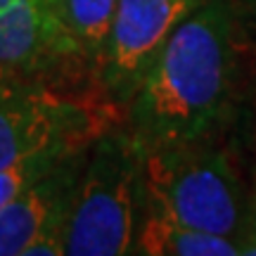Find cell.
Returning <instances> with one entry per match:
<instances>
[{"mask_svg":"<svg viewBox=\"0 0 256 256\" xmlns=\"http://www.w3.org/2000/svg\"><path fill=\"white\" fill-rule=\"evenodd\" d=\"M204 0H119L98 64L102 90L126 107L176 28Z\"/></svg>","mask_w":256,"mask_h":256,"instance_id":"cell-5","label":"cell"},{"mask_svg":"<svg viewBox=\"0 0 256 256\" xmlns=\"http://www.w3.org/2000/svg\"><path fill=\"white\" fill-rule=\"evenodd\" d=\"M119 121L95 78L0 72V168L55 145H90Z\"/></svg>","mask_w":256,"mask_h":256,"instance_id":"cell-2","label":"cell"},{"mask_svg":"<svg viewBox=\"0 0 256 256\" xmlns=\"http://www.w3.org/2000/svg\"><path fill=\"white\" fill-rule=\"evenodd\" d=\"M90 145H55V147H46V150H38L34 154L19 159L14 164L0 168V209L8 206L10 202L19 197L22 192L31 188L40 176H46L52 166H57L64 156L74 154V152H81Z\"/></svg>","mask_w":256,"mask_h":256,"instance_id":"cell-10","label":"cell"},{"mask_svg":"<svg viewBox=\"0 0 256 256\" xmlns=\"http://www.w3.org/2000/svg\"><path fill=\"white\" fill-rule=\"evenodd\" d=\"M92 145V142H90ZM88 147L64 156L0 209V256H60Z\"/></svg>","mask_w":256,"mask_h":256,"instance_id":"cell-6","label":"cell"},{"mask_svg":"<svg viewBox=\"0 0 256 256\" xmlns=\"http://www.w3.org/2000/svg\"><path fill=\"white\" fill-rule=\"evenodd\" d=\"M235 69L232 17L226 2L204 0L176 28L126 104L140 147L204 140L228 104Z\"/></svg>","mask_w":256,"mask_h":256,"instance_id":"cell-1","label":"cell"},{"mask_svg":"<svg viewBox=\"0 0 256 256\" xmlns=\"http://www.w3.org/2000/svg\"><path fill=\"white\" fill-rule=\"evenodd\" d=\"M145 211V150L128 124H114L92 140L74 194L64 254H133Z\"/></svg>","mask_w":256,"mask_h":256,"instance_id":"cell-3","label":"cell"},{"mask_svg":"<svg viewBox=\"0 0 256 256\" xmlns=\"http://www.w3.org/2000/svg\"><path fill=\"white\" fill-rule=\"evenodd\" d=\"M244 235H256V214L252 216V220H249V228H247V232H244ZM244 235H242V238H244ZM242 238H240V240H242Z\"/></svg>","mask_w":256,"mask_h":256,"instance_id":"cell-11","label":"cell"},{"mask_svg":"<svg viewBox=\"0 0 256 256\" xmlns=\"http://www.w3.org/2000/svg\"><path fill=\"white\" fill-rule=\"evenodd\" d=\"M0 72L95 78L69 48L60 0H0Z\"/></svg>","mask_w":256,"mask_h":256,"instance_id":"cell-7","label":"cell"},{"mask_svg":"<svg viewBox=\"0 0 256 256\" xmlns=\"http://www.w3.org/2000/svg\"><path fill=\"white\" fill-rule=\"evenodd\" d=\"M133 254L142 256H240V240L183 226L159 211L145 209Z\"/></svg>","mask_w":256,"mask_h":256,"instance_id":"cell-8","label":"cell"},{"mask_svg":"<svg viewBox=\"0 0 256 256\" xmlns=\"http://www.w3.org/2000/svg\"><path fill=\"white\" fill-rule=\"evenodd\" d=\"M145 209L235 240L247 232L252 220L226 154L204 140L145 152Z\"/></svg>","mask_w":256,"mask_h":256,"instance_id":"cell-4","label":"cell"},{"mask_svg":"<svg viewBox=\"0 0 256 256\" xmlns=\"http://www.w3.org/2000/svg\"><path fill=\"white\" fill-rule=\"evenodd\" d=\"M116 2L119 0H60V17L69 48L76 62L95 78Z\"/></svg>","mask_w":256,"mask_h":256,"instance_id":"cell-9","label":"cell"}]
</instances>
